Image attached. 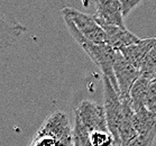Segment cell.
Returning a JSON list of instances; mask_svg holds the SVG:
<instances>
[{"instance_id": "cell-1", "label": "cell", "mask_w": 156, "mask_h": 146, "mask_svg": "<svg viewBox=\"0 0 156 146\" xmlns=\"http://www.w3.org/2000/svg\"><path fill=\"white\" fill-rule=\"evenodd\" d=\"M64 22H65V25L68 27L69 33L75 39V42L84 50V52L92 60L93 63L99 66L101 72H102L103 77H107V78L109 79L110 82L112 83V86L119 91L117 86V81H116V78H115V74H114V63H115V60H116L117 51L111 48L106 43L94 44L92 42L88 41L87 38H84L83 35L76 29L74 24L69 18L64 17Z\"/></svg>"}, {"instance_id": "cell-2", "label": "cell", "mask_w": 156, "mask_h": 146, "mask_svg": "<svg viewBox=\"0 0 156 146\" xmlns=\"http://www.w3.org/2000/svg\"><path fill=\"white\" fill-rule=\"evenodd\" d=\"M103 109L106 115L107 126L114 138L115 144H119V128L124 119V102L118 91L107 77H103ZM121 146V145H120Z\"/></svg>"}, {"instance_id": "cell-3", "label": "cell", "mask_w": 156, "mask_h": 146, "mask_svg": "<svg viewBox=\"0 0 156 146\" xmlns=\"http://www.w3.org/2000/svg\"><path fill=\"white\" fill-rule=\"evenodd\" d=\"M63 17H66L71 20L83 37L94 44L106 43V35L103 29L96 22L93 16L84 14L82 11L71 7H65L62 9Z\"/></svg>"}, {"instance_id": "cell-4", "label": "cell", "mask_w": 156, "mask_h": 146, "mask_svg": "<svg viewBox=\"0 0 156 146\" xmlns=\"http://www.w3.org/2000/svg\"><path fill=\"white\" fill-rule=\"evenodd\" d=\"M114 74L117 81V86L120 93V98L122 101H130L129 94L134 83L140 77V72L138 69L128 62L122 54L117 51L116 60L114 63Z\"/></svg>"}, {"instance_id": "cell-5", "label": "cell", "mask_w": 156, "mask_h": 146, "mask_svg": "<svg viewBox=\"0 0 156 146\" xmlns=\"http://www.w3.org/2000/svg\"><path fill=\"white\" fill-rule=\"evenodd\" d=\"M27 32V27L10 15L0 12V50L12 46Z\"/></svg>"}, {"instance_id": "cell-6", "label": "cell", "mask_w": 156, "mask_h": 146, "mask_svg": "<svg viewBox=\"0 0 156 146\" xmlns=\"http://www.w3.org/2000/svg\"><path fill=\"white\" fill-rule=\"evenodd\" d=\"M94 4L96 14L93 15V18L97 23L126 28L119 0H97Z\"/></svg>"}, {"instance_id": "cell-7", "label": "cell", "mask_w": 156, "mask_h": 146, "mask_svg": "<svg viewBox=\"0 0 156 146\" xmlns=\"http://www.w3.org/2000/svg\"><path fill=\"white\" fill-rule=\"evenodd\" d=\"M100 27L103 29L106 35V44L109 45L115 51H120L124 47H127L134 43H137L139 39L138 36L133 34L127 28H121L115 25H108L103 23H98Z\"/></svg>"}, {"instance_id": "cell-8", "label": "cell", "mask_w": 156, "mask_h": 146, "mask_svg": "<svg viewBox=\"0 0 156 146\" xmlns=\"http://www.w3.org/2000/svg\"><path fill=\"white\" fill-rule=\"evenodd\" d=\"M156 45V37L152 38L139 39L137 43H134L127 47L121 48L119 52L122 56L136 69H140L143 62L152 51V48Z\"/></svg>"}, {"instance_id": "cell-9", "label": "cell", "mask_w": 156, "mask_h": 146, "mask_svg": "<svg viewBox=\"0 0 156 146\" xmlns=\"http://www.w3.org/2000/svg\"><path fill=\"white\" fill-rule=\"evenodd\" d=\"M133 123L138 136H145L156 132V114L151 112L146 107L134 112Z\"/></svg>"}, {"instance_id": "cell-10", "label": "cell", "mask_w": 156, "mask_h": 146, "mask_svg": "<svg viewBox=\"0 0 156 146\" xmlns=\"http://www.w3.org/2000/svg\"><path fill=\"white\" fill-rule=\"evenodd\" d=\"M124 102V119L119 128V142L121 146H128L133 139L137 137V133L134 128V123H133V116L134 111L131 109L130 101H122Z\"/></svg>"}, {"instance_id": "cell-11", "label": "cell", "mask_w": 156, "mask_h": 146, "mask_svg": "<svg viewBox=\"0 0 156 146\" xmlns=\"http://www.w3.org/2000/svg\"><path fill=\"white\" fill-rule=\"evenodd\" d=\"M148 79L144 77H139L137 81L134 83V86L130 90L129 99H130V106L134 112L140 110L142 108L145 107L146 98H147V92H148V87L151 84Z\"/></svg>"}, {"instance_id": "cell-12", "label": "cell", "mask_w": 156, "mask_h": 146, "mask_svg": "<svg viewBox=\"0 0 156 146\" xmlns=\"http://www.w3.org/2000/svg\"><path fill=\"white\" fill-rule=\"evenodd\" d=\"M29 146H74L73 137L60 138L56 136H52L45 133L37 130L33 137Z\"/></svg>"}, {"instance_id": "cell-13", "label": "cell", "mask_w": 156, "mask_h": 146, "mask_svg": "<svg viewBox=\"0 0 156 146\" xmlns=\"http://www.w3.org/2000/svg\"><path fill=\"white\" fill-rule=\"evenodd\" d=\"M145 107L151 112L156 114V80L151 82V84L148 87V92H147Z\"/></svg>"}, {"instance_id": "cell-14", "label": "cell", "mask_w": 156, "mask_h": 146, "mask_svg": "<svg viewBox=\"0 0 156 146\" xmlns=\"http://www.w3.org/2000/svg\"><path fill=\"white\" fill-rule=\"evenodd\" d=\"M155 137H156V132L151 133V134L145 136L137 135V137L135 139H133L128 146H153Z\"/></svg>"}, {"instance_id": "cell-15", "label": "cell", "mask_w": 156, "mask_h": 146, "mask_svg": "<svg viewBox=\"0 0 156 146\" xmlns=\"http://www.w3.org/2000/svg\"><path fill=\"white\" fill-rule=\"evenodd\" d=\"M119 2H120V8L124 19L136 7H138V6H140L143 4V1H140V0H119Z\"/></svg>"}, {"instance_id": "cell-16", "label": "cell", "mask_w": 156, "mask_h": 146, "mask_svg": "<svg viewBox=\"0 0 156 146\" xmlns=\"http://www.w3.org/2000/svg\"><path fill=\"white\" fill-rule=\"evenodd\" d=\"M112 146H120V145H119V144H115V143H114V144H112Z\"/></svg>"}]
</instances>
